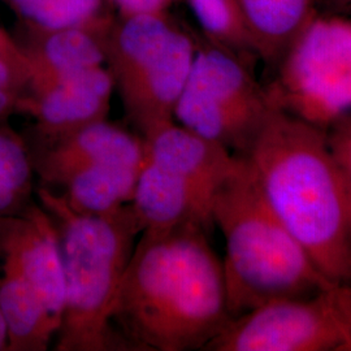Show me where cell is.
<instances>
[{
  "instance_id": "cell-6",
  "label": "cell",
  "mask_w": 351,
  "mask_h": 351,
  "mask_svg": "<svg viewBox=\"0 0 351 351\" xmlns=\"http://www.w3.org/2000/svg\"><path fill=\"white\" fill-rule=\"evenodd\" d=\"M250 62L210 42L199 43L176 104V123L234 155H246L274 108Z\"/></svg>"
},
{
  "instance_id": "cell-22",
  "label": "cell",
  "mask_w": 351,
  "mask_h": 351,
  "mask_svg": "<svg viewBox=\"0 0 351 351\" xmlns=\"http://www.w3.org/2000/svg\"><path fill=\"white\" fill-rule=\"evenodd\" d=\"M120 17L167 13L181 0H107Z\"/></svg>"
},
{
  "instance_id": "cell-20",
  "label": "cell",
  "mask_w": 351,
  "mask_h": 351,
  "mask_svg": "<svg viewBox=\"0 0 351 351\" xmlns=\"http://www.w3.org/2000/svg\"><path fill=\"white\" fill-rule=\"evenodd\" d=\"M186 3L207 42L258 59L237 0H181Z\"/></svg>"
},
{
  "instance_id": "cell-7",
  "label": "cell",
  "mask_w": 351,
  "mask_h": 351,
  "mask_svg": "<svg viewBox=\"0 0 351 351\" xmlns=\"http://www.w3.org/2000/svg\"><path fill=\"white\" fill-rule=\"evenodd\" d=\"M276 66L272 107L328 130L351 113V19L315 12Z\"/></svg>"
},
{
  "instance_id": "cell-25",
  "label": "cell",
  "mask_w": 351,
  "mask_h": 351,
  "mask_svg": "<svg viewBox=\"0 0 351 351\" xmlns=\"http://www.w3.org/2000/svg\"><path fill=\"white\" fill-rule=\"evenodd\" d=\"M0 52L12 55V56H23L19 42L11 37L1 26H0Z\"/></svg>"
},
{
  "instance_id": "cell-24",
  "label": "cell",
  "mask_w": 351,
  "mask_h": 351,
  "mask_svg": "<svg viewBox=\"0 0 351 351\" xmlns=\"http://www.w3.org/2000/svg\"><path fill=\"white\" fill-rule=\"evenodd\" d=\"M25 90L0 88V124L7 123L10 116L20 112V103Z\"/></svg>"
},
{
  "instance_id": "cell-11",
  "label": "cell",
  "mask_w": 351,
  "mask_h": 351,
  "mask_svg": "<svg viewBox=\"0 0 351 351\" xmlns=\"http://www.w3.org/2000/svg\"><path fill=\"white\" fill-rule=\"evenodd\" d=\"M113 93L112 75L101 65L26 90L19 113L33 119V138H58L107 119Z\"/></svg>"
},
{
  "instance_id": "cell-16",
  "label": "cell",
  "mask_w": 351,
  "mask_h": 351,
  "mask_svg": "<svg viewBox=\"0 0 351 351\" xmlns=\"http://www.w3.org/2000/svg\"><path fill=\"white\" fill-rule=\"evenodd\" d=\"M316 0H237L258 59L277 65L314 16Z\"/></svg>"
},
{
  "instance_id": "cell-3",
  "label": "cell",
  "mask_w": 351,
  "mask_h": 351,
  "mask_svg": "<svg viewBox=\"0 0 351 351\" xmlns=\"http://www.w3.org/2000/svg\"><path fill=\"white\" fill-rule=\"evenodd\" d=\"M211 215L226 242L221 262L232 319L267 302L313 295L336 284L272 210L246 158L237 155L213 195Z\"/></svg>"
},
{
  "instance_id": "cell-19",
  "label": "cell",
  "mask_w": 351,
  "mask_h": 351,
  "mask_svg": "<svg viewBox=\"0 0 351 351\" xmlns=\"http://www.w3.org/2000/svg\"><path fill=\"white\" fill-rule=\"evenodd\" d=\"M29 30H53L97 23L108 16L107 0H8Z\"/></svg>"
},
{
  "instance_id": "cell-5",
  "label": "cell",
  "mask_w": 351,
  "mask_h": 351,
  "mask_svg": "<svg viewBox=\"0 0 351 351\" xmlns=\"http://www.w3.org/2000/svg\"><path fill=\"white\" fill-rule=\"evenodd\" d=\"M198 45L169 12L113 20L106 66L141 136L175 121Z\"/></svg>"
},
{
  "instance_id": "cell-17",
  "label": "cell",
  "mask_w": 351,
  "mask_h": 351,
  "mask_svg": "<svg viewBox=\"0 0 351 351\" xmlns=\"http://www.w3.org/2000/svg\"><path fill=\"white\" fill-rule=\"evenodd\" d=\"M142 163L110 162L90 167L72 176L56 193L77 213H116L133 199Z\"/></svg>"
},
{
  "instance_id": "cell-4",
  "label": "cell",
  "mask_w": 351,
  "mask_h": 351,
  "mask_svg": "<svg viewBox=\"0 0 351 351\" xmlns=\"http://www.w3.org/2000/svg\"><path fill=\"white\" fill-rule=\"evenodd\" d=\"M36 198L58 233L64 275V307L56 351L119 350L111 314L126 265L142 233L128 204L107 215L77 213L63 197L36 188Z\"/></svg>"
},
{
  "instance_id": "cell-15",
  "label": "cell",
  "mask_w": 351,
  "mask_h": 351,
  "mask_svg": "<svg viewBox=\"0 0 351 351\" xmlns=\"http://www.w3.org/2000/svg\"><path fill=\"white\" fill-rule=\"evenodd\" d=\"M0 314L7 326L8 351H45L56 326L37 293L13 264L0 256Z\"/></svg>"
},
{
  "instance_id": "cell-9",
  "label": "cell",
  "mask_w": 351,
  "mask_h": 351,
  "mask_svg": "<svg viewBox=\"0 0 351 351\" xmlns=\"http://www.w3.org/2000/svg\"><path fill=\"white\" fill-rule=\"evenodd\" d=\"M39 188L59 190L80 171L110 162L142 163L145 139L107 119L52 139L25 138Z\"/></svg>"
},
{
  "instance_id": "cell-10",
  "label": "cell",
  "mask_w": 351,
  "mask_h": 351,
  "mask_svg": "<svg viewBox=\"0 0 351 351\" xmlns=\"http://www.w3.org/2000/svg\"><path fill=\"white\" fill-rule=\"evenodd\" d=\"M0 256L25 277L59 329L64 307L60 245L53 221L39 202H32L23 213L0 216Z\"/></svg>"
},
{
  "instance_id": "cell-8",
  "label": "cell",
  "mask_w": 351,
  "mask_h": 351,
  "mask_svg": "<svg viewBox=\"0 0 351 351\" xmlns=\"http://www.w3.org/2000/svg\"><path fill=\"white\" fill-rule=\"evenodd\" d=\"M349 285L267 302L233 317L207 351H346Z\"/></svg>"
},
{
  "instance_id": "cell-18",
  "label": "cell",
  "mask_w": 351,
  "mask_h": 351,
  "mask_svg": "<svg viewBox=\"0 0 351 351\" xmlns=\"http://www.w3.org/2000/svg\"><path fill=\"white\" fill-rule=\"evenodd\" d=\"M36 188L25 137L0 124V216L23 213L36 201Z\"/></svg>"
},
{
  "instance_id": "cell-1",
  "label": "cell",
  "mask_w": 351,
  "mask_h": 351,
  "mask_svg": "<svg viewBox=\"0 0 351 351\" xmlns=\"http://www.w3.org/2000/svg\"><path fill=\"white\" fill-rule=\"evenodd\" d=\"M111 314L119 350H204L232 320L223 262L199 224L146 229Z\"/></svg>"
},
{
  "instance_id": "cell-21",
  "label": "cell",
  "mask_w": 351,
  "mask_h": 351,
  "mask_svg": "<svg viewBox=\"0 0 351 351\" xmlns=\"http://www.w3.org/2000/svg\"><path fill=\"white\" fill-rule=\"evenodd\" d=\"M326 136L343 182L351 223V113L330 126Z\"/></svg>"
},
{
  "instance_id": "cell-26",
  "label": "cell",
  "mask_w": 351,
  "mask_h": 351,
  "mask_svg": "<svg viewBox=\"0 0 351 351\" xmlns=\"http://www.w3.org/2000/svg\"><path fill=\"white\" fill-rule=\"evenodd\" d=\"M0 351H8V333L7 326L0 314Z\"/></svg>"
},
{
  "instance_id": "cell-13",
  "label": "cell",
  "mask_w": 351,
  "mask_h": 351,
  "mask_svg": "<svg viewBox=\"0 0 351 351\" xmlns=\"http://www.w3.org/2000/svg\"><path fill=\"white\" fill-rule=\"evenodd\" d=\"M130 206L142 232L189 223L204 226L211 233L215 229L213 198L146 154Z\"/></svg>"
},
{
  "instance_id": "cell-12",
  "label": "cell",
  "mask_w": 351,
  "mask_h": 351,
  "mask_svg": "<svg viewBox=\"0 0 351 351\" xmlns=\"http://www.w3.org/2000/svg\"><path fill=\"white\" fill-rule=\"evenodd\" d=\"M113 20L108 16L85 25L29 30L25 42H19L25 64V91L106 65L107 39Z\"/></svg>"
},
{
  "instance_id": "cell-23",
  "label": "cell",
  "mask_w": 351,
  "mask_h": 351,
  "mask_svg": "<svg viewBox=\"0 0 351 351\" xmlns=\"http://www.w3.org/2000/svg\"><path fill=\"white\" fill-rule=\"evenodd\" d=\"M0 88L25 90L26 72L24 56H12L0 52Z\"/></svg>"
},
{
  "instance_id": "cell-14",
  "label": "cell",
  "mask_w": 351,
  "mask_h": 351,
  "mask_svg": "<svg viewBox=\"0 0 351 351\" xmlns=\"http://www.w3.org/2000/svg\"><path fill=\"white\" fill-rule=\"evenodd\" d=\"M145 154L213 198L237 162L224 146L203 138L176 121L142 136Z\"/></svg>"
},
{
  "instance_id": "cell-2",
  "label": "cell",
  "mask_w": 351,
  "mask_h": 351,
  "mask_svg": "<svg viewBox=\"0 0 351 351\" xmlns=\"http://www.w3.org/2000/svg\"><path fill=\"white\" fill-rule=\"evenodd\" d=\"M243 158L320 272L351 285L350 213L326 129L274 107Z\"/></svg>"
}]
</instances>
